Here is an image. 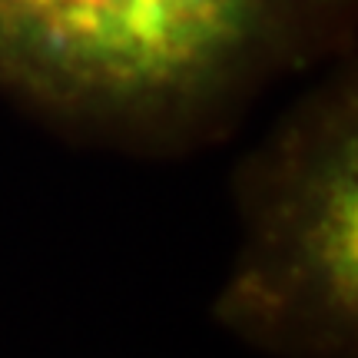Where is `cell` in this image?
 I'll use <instances>...</instances> for the list:
<instances>
[{"mask_svg": "<svg viewBox=\"0 0 358 358\" xmlns=\"http://www.w3.org/2000/svg\"><path fill=\"white\" fill-rule=\"evenodd\" d=\"M243 243L213 319L272 352L352 358L358 338V110L306 103L245 169Z\"/></svg>", "mask_w": 358, "mask_h": 358, "instance_id": "6da1fadb", "label": "cell"}, {"mask_svg": "<svg viewBox=\"0 0 358 358\" xmlns=\"http://www.w3.org/2000/svg\"><path fill=\"white\" fill-rule=\"evenodd\" d=\"M292 0H0V87L70 113L159 120L232 87Z\"/></svg>", "mask_w": 358, "mask_h": 358, "instance_id": "7a4b0ae2", "label": "cell"}]
</instances>
